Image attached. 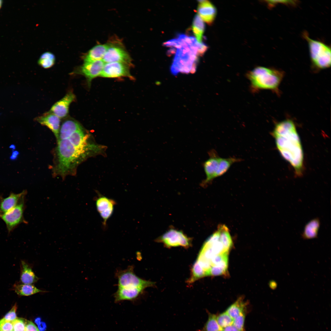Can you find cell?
I'll return each instance as SVG.
<instances>
[{
  "instance_id": "22",
  "label": "cell",
  "mask_w": 331,
  "mask_h": 331,
  "mask_svg": "<svg viewBox=\"0 0 331 331\" xmlns=\"http://www.w3.org/2000/svg\"><path fill=\"white\" fill-rule=\"evenodd\" d=\"M320 225V220L318 218L310 220L304 226L301 234L302 238L304 240L317 238Z\"/></svg>"
},
{
  "instance_id": "3",
  "label": "cell",
  "mask_w": 331,
  "mask_h": 331,
  "mask_svg": "<svg viewBox=\"0 0 331 331\" xmlns=\"http://www.w3.org/2000/svg\"><path fill=\"white\" fill-rule=\"evenodd\" d=\"M87 154L76 148L68 139L58 140L54 173L63 178L68 175H74L77 167Z\"/></svg>"
},
{
  "instance_id": "30",
  "label": "cell",
  "mask_w": 331,
  "mask_h": 331,
  "mask_svg": "<svg viewBox=\"0 0 331 331\" xmlns=\"http://www.w3.org/2000/svg\"><path fill=\"white\" fill-rule=\"evenodd\" d=\"M216 319L219 325L222 329L232 325L234 320L226 311L216 315Z\"/></svg>"
},
{
  "instance_id": "37",
  "label": "cell",
  "mask_w": 331,
  "mask_h": 331,
  "mask_svg": "<svg viewBox=\"0 0 331 331\" xmlns=\"http://www.w3.org/2000/svg\"><path fill=\"white\" fill-rule=\"evenodd\" d=\"M208 48V46L204 43H199L197 52V56L202 55L206 51Z\"/></svg>"
},
{
  "instance_id": "35",
  "label": "cell",
  "mask_w": 331,
  "mask_h": 331,
  "mask_svg": "<svg viewBox=\"0 0 331 331\" xmlns=\"http://www.w3.org/2000/svg\"><path fill=\"white\" fill-rule=\"evenodd\" d=\"M17 305L16 304L14 305L11 310L8 312L3 318L8 321L13 322L17 318L16 311L17 309Z\"/></svg>"
},
{
  "instance_id": "31",
  "label": "cell",
  "mask_w": 331,
  "mask_h": 331,
  "mask_svg": "<svg viewBox=\"0 0 331 331\" xmlns=\"http://www.w3.org/2000/svg\"><path fill=\"white\" fill-rule=\"evenodd\" d=\"M246 312V310L243 311L234 319L232 325L240 331H244Z\"/></svg>"
},
{
  "instance_id": "46",
  "label": "cell",
  "mask_w": 331,
  "mask_h": 331,
  "mask_svg": "<svg viewBox=\"0 0 331 331\" xmlns=\"http://www.w3.org/2000/svg\"><path fill=\"white\" fill-rule=\"evenodd\" d=\"M0 331H1L0 330Z\"/></svg>"
},
{
  "instance_id": "5",
  "label": "cell",
  "mask_w": 331,
  "mask_h": 331,
  "mask_svg": "<svg viewBox=\"0 0 331 331\" xmlns=\"http://www.w3.org/2000/svg\"><path fill=\"white\" fill-rule=\"evenodd\" d=\"M303 36L308 43L310 57L314 66L318 69L330 67L331 64L330 48L321 42L311 39L306 32L303 33Z\"/></svg>"
},
{
  "instance_id": "13",
  "label": "cell",
  "mask_w": 331,
  "mask_h": 331,
  "mask_svg": "<svg viewBox=\"0 0 331 331\" xmlns=\"http://www.w3.org/2000/svg\"><path fill=\"white\" fill-rule=\"evenodd\" d=\"M105 63L102 60L84 62L81 67L80 73L86 77L89 84L93 79L100 76Z\"/></svg>"
},
{
  "instance_id": "38",
  "label": "cell",
  "mask_w": 331,
  "mask_h": 331,
  "mask_svg": "<svg viewBox=\"0 0 331 331\" xmlns=\"http://www.w3.org/2000/svg\"><path fill=\"white\" fill-rule=\"evenodd\" d=\"M25 331H39L36 326L31 321L26 320Z\"/></svg>"
},
{
  "instance_id": "17",
  "label": "cell",
  "mask_w": 331,
  "mask_h": 331,
  "mask_svg": "<svg viewBox=\"0 0 331 331\" xmlns=\"http://www.w3.org/2000/svg\"><path fill=\"white\" fill-rule=\"evenodd\" d=\"M144 290L140 288L118 287L114 295L115 302L134 301L142 294Z\"/></svg>"
},
{
  "instance_id": "24",
  "label": "cell",
  "mask_w": 331,
  "mask_h": 331,
  "mask_svg": "<svg viewBox=\"0 0 331 331\" xmlns=\"http://www.w3.org/2000/svg\"><path fill=\"white\" fill-rule=\"evenodd\" d=\"M107 47V44H98L95 46L85 55L84 62L102 60Z\"/></svg>"
},
{
  "instance_id": "6",
  "label": "cell",
  "mask_w": 331,
  "mask_h": 331,
  "mask_svg": "<svg viewBox=\"0 0 331 331\" xmlns=\"http://www.w3.org/2000/svg\"><path fill=\"white\" fill-rule=\"evenodd\" d=\"M116 276L118 287L140 288L145 289L155 284L154 282L144 280L137 276L132 266L119 271Z\"/></svg>"
},
{
  "instance_id": "16",
  "label": "cell",
  "mask_w": 331,
  "mask_h": 331,
  "mask_svg": "<svg viewBox=\"0 0 331 331\" xmlns=\"http://www.w3.org/2000/svg\"><path fill=\"white\" fill-rule=\"evenodd\" d=\"M26 194L27 191L24 190L17 194L12 193L5 198L0 196V215L6 213L14 207Z\"/></svg>"
},
{
  "instance_id": "14",
  "label": "cell",
  "mask_w": 331,
  "mask_h": 331,
  "mask_svg": "<svg viewBox=\"0 0 331 331\" xmlns=\"http://www.w3.org/2000/svg\"><path fill=\"white\" fill-rule=\"evenodd\" d=\"M198 1L199 4L197 10L198 15L203 21L209 25L211 24L216 15V7L208 1L199 0Z\"/></svg>"
},
{
  "instance_id": "34",
  "label": "cell",
  "mask_w": 331,
  "mask_h": 331,
  "mask_svg": "<svg viewBox=\"0 0 331 331\" xmlns=\"http://www.w3.org/2000/svg\"><path fill=\"white\" fill-rule=\"evenodd\" d=\"M265 2L270 8L274 7L279 3L294 5L297 3V1L293 0H266Z\"/></svg>"
},
{
  "instance_id": "12",
  "label": "cell",
  "mask_w": 331,
  "mask_h": 331,
  "mask_svg": "<svg viewBox=\"0 0 331 331\" xmlns=\"http://www.w3.org/2000/svg\"><path fill=\"white\" fill-rule=\"evenodd\" d=\"M75 97L72 92H68L52 106L49 112L55 114L60 119L65 117L68 114L70 104L75 100Z\"/></svg>"
},
{
  "instance_id": "25",
  "label": "cell",
  "mask_w": 331,
  "mask_h": 331,
  "mask_svg": "<svg viewBox=\"0 0 331 331\" xmlns=\"http://www.w3.org/2000/svg\"><path fill=\"white\" fill-rule=\"evenodd\" d=\"M242 159L235 157L221 158L219 166L215 176V179L225 174L234 163L242 161Z\"/></svg>"
},
{
  "instance_id": "40",
  "label": "cell",
  "mask_w": 331,
  "mask_h": 331,
  "mask_svg": "<svg viewBox=\"0 0 331 331\" xmlns=\"http://www.w3.org/2000/svg\"><path fill=\"white\" fill-rule=\"evenodd\" d=\"M19 154L18 151L16 150L13 151L12 154L10 157V159L12 160H15L17 158Z\"/></svg>"
},
{
  "instance_id": "42",
  "label": "cell",
  "mask_w": 331,
  "mask_h": 331,
  "mask_svg": "<svg viewBox=\"0 0 331 331\" xmlns=\"http://www.w3.org/2000/svg\"><path fill=\"white\" fill-rule=\"evenodd\" d=\"M276 284H276V283L274 281L271 282L270 283V286H271V287H272V289H273V288H275H275L276 287V286H277Z\"/></svg>"
},
{
  "instance_id": "2",
  "label": "cell",
  "mask_w": 331,
  "mask_h": 331,
  "mask_svg": "<svg viewBox=\"0 0 331 331\" xmlns=\"http://www.w3.org/2000/svg\"><path fill=\"white\" fill-rule=\"evenodd\" d=\"M179 44L171 67V73L177 75L179 73H193L196 70L198 61L197 52L199 43L193 36L181 34L177 38Z\"/></svg>"
},
{
  "instance_id": "19",
  "label": "cell",
  "mask_w": 331,
  "mask_h": 331,
  "mask_svg": "<svg viewBox=\"0 0 331 331\" xmlns=\"http://www.w3.org/2000/svg\"><path fill=\"white\" fill-rule=\"evenodd\" d=\"M88 137L83 128L75 132L68 139L76 148L87 154L91 147L88 143Z\"/></svg>"
},
{
  "instance_id": "32",
  "label": "cell",
  "mask_w": 331,
  "mask_h": 331,
  "mask_svg": "<svg viewBox=\"0 0 331 331\" xmlns=\"http://www.w3.org/2000/svg\"><path fill=\"white\" fill-rule=\"evenodd\" d=\"M227 269V267L220 264L212 266L207 272V276L223 275L226 272Z\"/></svg>"
},
{
  "instance_id": "1",
  "label": "cell",
  "mask_w": 331,
  "mask_h": 331,
  "mask_svg": "<svg viewBox=\"0 0 331 331\" xmlns=\"http://www.w3.org/2000/svg\"><path fill=\"white\" fill-rule=\"evenodd\" d=\"M278 150L297 176H301L304 156L302 145L293 121L287 119L277 123L272 132Z\"/></svg>"
},
{
  "instance_id": "43",
  "label": "cell",
  "mask_w": 331,
  "mask_h": 331,
  "mask_svg": "<svg viewBox=\"0 0 331 331\" xmlns=\"http://www.w3.org/2000/svg\"><path fill=\"white\" fill-rule=\"evenodd\" d=\"M16 146L14 144H12L10 145L9 148L12 150L13 151L15 150L16 149Z\"/></svg>"
},
{
  "instance_id": "47",
  "label": "cell",
  "mask_w": 331,
  "mask_h": 331,
  "mask_svg": "<svg viewBox=\"0 0 331 331\" xmlns=\"http://www.w3.org/2000/svg\"></svg>"
},
{
  "instance_id": "8",
  "label": "cell",
  "mask_w": 331,
  "mask_h": 331,
  "mask_svg": "<svg viewBox=\"0 0 331 331\" xmlns=\"http://www.w3.org/2000/svg\"><path fill=\"white\" fill-rule=\"evenodd\" d=\"M167 248L181 246L188 248L191 245V239L180 230L171 228L156 239Z\"/></svg>"
},
{
  "instance_id": "23",
  "label": "cell",
  "mask_w": 331,
  "mask_h": 331,
  "mask_svg": "<svg viewBox=\"0 0 331 331\" xmlns=\"http://www.w3.org/2000/svg\"><path fill=\"white\" fill-rule=\"evenodd\" d=\"M12 290L21 296H29L38 293L47 292L37 288L34 284H23L20 282H16L13 285Z\"/></svg>"
},
{
  "instance_id": "26",
  "label": "cell",
  "mask_w": 331,
  "mask_h": 331,
  "mask_svg": "<svg viewBox=\"0 0 331 331\" xmlns=\"http://www.w3.org/2000/svg\"><path fill=\"white\" fill-rule=\"evenodd\" d=\"M192 29L197 42L199 43L202 42L205 25L203 20L198 14H196L194 17Z\"/></svg>"
},
{
  "instance_id": "20",
  "label": "cell",
  "mask_w": 331,
  "mask_h": 331,
  "mask_svg": "<svg viewBox=\"0 0 331 331\" xmlns=\"http://www.w3.org/2000/svg\"><path fill=\"white\" fill-rule=\"evenodd\" d=\"M83 129L81 124L73 119H68L62 124L59 131V139L61 140L68 139L71 135L77 131Z\"/></svg>"
},
{
  "instance_id": "15",
  "label": "cell",
  "mask_w": 331,
  "mask_h": 331,
  "mask_svg": "<svg viewBox=\"0 0 331 331\" xmlns=\"http://www.w3.org/2000/svg\"><path fill=\"white\" fill-rule=\"evenodd\" d=\"M36 120L42 125L45 126L51 130L58 140L60 128V119L55 114L48 112L39 116Z\"/></svg>"
},
{
  "instance_id": "36",
  "label": "cell",
  "mask_w": 331,
  "mask_h": 331,
  "mask_svg": "<svg viewBox=\"0 0 331 331\" xmlns=\"http://www.w3.org/2000/svg\"><path fill=\"white\" fill-rule=\"evenodd\" d=\"M13 329L12 322L7 321L2 318L0 320L1 331H11Z\"/></svg>"
},
{
  "instance_id": "45",
  "label": "cell",
  "mask_w": 331,
  "mask_h": 331,
  "mask_svg": "<svg viewBox=\"0 0 331 331\" xmlns=\"http://www.w3.org/2000/svg\"><path fill=\"white\" fill-rule=\"evenodd\" d=\"M2 1L1 0H0V9L1 8V7L2 6Z\"/></svg>"
},
{
  "instance_id": "27",
  "label": "cell",
  "mask_w": 331,
  "mask_h": 331,
  "mask_svg": "<svg viewBox=\"0 0 331 331\" xmlns=\"http://www.w3.org/2000/svg\"><path fill=\"white\" fill-rule=\"evenodd\" d=\"M246 304L242 297H240L230 305L226 311L233 319L241 313L246 310Z\"/></svg>"
},
{
  "instance_id": "29",
  "label": "cell",
  "mask_w": 331,
  "mask_h": 331,
  "mask_svg": "<svg viewBox=\"0 0 331 331\" xmlns=\"http://www.w3.org/2000/svg\"><path fill=\"white\" fill-rule=\"evenodd\" d=\"M55 57L51 52L47 51L43 53L38 61L39 65L45 69H48L53 66L55 64Z\"/></svg>"
},
{
  "instance_id": "18",
  "label": "cell",
  "mask_w": 331,
  "mask_h": 331,
  "mask_svg": "<svg viewBox=\"0 0 331 331\" xmlns=\"http://www.w3.org/2000/svg\"><path fill=\"white\" fill-rule=\"evenodd\" d=\"M20 282L25 284H34L40 278L32 270V265L22 260L20 263Z\"/></svg>"
},
{
  "instance_id": "10",
  "label": "cell",
  "mask_w": 331,
  "mask_h": 331,
  "mask_svg": "<svg viewBox=\"0 0 331 331\" xmlns=\"http://www.w3.org/2000/svg\"><path fill=\"white\" fill-rule=\"evenodd\" d=\"M209 158L203 163V167L206 175L205 179L202 182L201 185H206L215 179V174L218 169L221 157L216 151L214 149L208 152Z\"/></svg>"
},
{
  "instance_id": "21",
  "label": "cell",
  "mask_w": 331,
  "mask_h": 331,
  "mask_svg": "<svg viewBox=\"0 0 331 331\" xmlns=\"http://www.w3.org/2000/svg\"><path fill=\"white\" fill-rule=\"evenodd\" d=\"M96 199V205L100 215L112 214L116 204L113 200L99 194Z\"/></svg>"
},
{
  "instance_id": "7",
  "label": "cell",
  "mask_w": 331,
  "mask_h": 331,
  "mask_svg": "<svg viewBox=\"0 0 331 331\" xmlns=\"http://www.w3.org/2000/svg\"><path fill=\"white\" fill-rule=\"evenodd\" d=\"M25 197L12 209L6 213L0 215V218L6 224L8 233L12 232L21 223H27L24 217L25 206Z\"/></svg>"
},
{
  "instance_id": "33",
  "label": "cell",
  "mask_w": 331,
  "mask_h": 331,
  "mask_svg": "<svg viewBox=\"0 0 331 331\" xmlns=\"http://www.w3.org/2000/svg\"><path fill=\"white\" fill-rule=\"evenodd\" d=\"M26 320L17 318L12 322L14 331H25Z\"/></svg>"
},
{
  "instance_id": "28",
  "label": "cell",
  "mask_w": 331,
  "mask_h": 331,
  "mask_svg": "<svg viewBox=\"0 0 331 331\" xmlns=\"http://www.w3.org/2000/svg\"><path fill=\"white\" fill-rule=\"evenodd\" d=\"M208 319L203 327L197 331H221L222 329L219 325L216 319V315L207 311Z\"/></svg>"
},
{
  "instance_id": "44",
  "label": "cell",
  "mask_w": 331,
  "mask_h": 331,
  "mask_svg": "<svg viewBox=\"0 0 331 331\" xmlns=\"http://www.w3.org/2000/svg\"><path fill=\"white\" fill-rule=\"evenodd\" d=\"M35 322L37 325L41 322V318H37L35 319Z\"/></svg>"
},
{
  "instance_id": "9",
  "label": "cell",
  "mask_w": 331,
  "mask_h": 331,
  "mask_svg": "<svg viewBox=\"0 0 331 331\" xmlns=\"http://www.w3.org/2000/svg\"><path fill=\"white\" fill-rule=\"evenodd\" d=\"M130 64L123 62L105 63L100 76L106 78L126 77L133 79L130 71Z\"/></svg>"
},
{
  "instance_id": "4",
  "label": "cell",
  "mask_w": 331,
  "mask_h": 331,
  "mask_svg": "<svg viewBox=\"0 0 331 331\" xmlns=\"http://www.w3.org/2000/svg\"><path fill=\"white\" fill-rule=\"evenodd\" d=\"M283 76L281 71L263 67H256L247 74L251 88L255 91L261 89L277 91Z\"/></svg>"
},
{
  "instance_id": "11",
  "label": "cell",
  "mask_w": 331,
  "mask_h": 331,
  "mask_svg": "<svg viewBox=\"0 0 331 331\" xmlns=\"http://www.w3.org/2000/svg\"><path fill=\"white\" fill-rule=\"evenodd\" d=\"M108 47L102 59L105 63L123 62L131 64V59L123 47L115 44H107Z\"/></svg>"
},
{
  "instance_id": "39",
  "label": "cell",
  "mask_w": 331,
  "mask_h": 331,
  "mask_svg": "<svg viewBox=\"0 0 331 331\" xmlns=\"http://www.w3.org/2000/svg\"><path fill=\"white\" fill-rule=\"evenodd\" d=\"M222 329L223 331H240L233 325L226 327Z\"/></svg>"
},
{
  "instance_id": "41",
  "label": "cell",
  "mask_w": 331,
  "mask_h": 331,
  "mask_svg": "<svg viewBox=\"0 0 331 331\" xmlns=\"http://www.w3.org/2000/svg\"><path fill=\"white\" fill-rule=\"evenodd\" d=\"M37 325L39 331H44L46 329L47 326L45 322H40Z\"/></svg>"
}]
</instances>
